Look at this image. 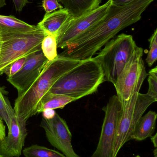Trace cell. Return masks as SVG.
<instances>
[{
    "mask_svg": "<svg viewBox=\"0 0 157 157\" xmlns=\"http://www.w3.org/2000/svg\"><path fill=\"white\" fill-rule=\"evenodd\" d=\"M154 1L134 0L120 6L112 5L100 22L73 40L60 54L79 60L92 58L120 31L139 21Z\"/></svg>",
    "mask_w": 157,
    "mask_h": 157,
    "instance_id": "6da1fadb",
    "label": "cell"
},
{
    "mask_svg": "<svg viewBox=\"0 0 157 157\" xmlns=\"http://www.w3.org/2000/svg\"><path fill=\"white\" fill-rule=\"evenodd\" d=\"M82 61L58 54L55 59L48 62L35 82L16 99L14 109L16 116L27 121L37 114V108L42 97L59 78Z\"/></svg>",
    "mask_w": 157,
    "mask_h": 157,
    "instance_id": "7a4b0ae2",
    "label": "cell"
},
{
    "mask_svg": "<svg viewBox=\"0 0 157 157\" xmlns=\"http://www.w3.org/2000/svg\"><path fill=\"white\" fill-rule=\"evenodd\" d=\"M104 73L95 58L83 60L65 74L47 93L63 95L77 100L96 92L104 82Z\"/></svg>",
    "mask_w": 157,
    "mask_h": 157,
    "instance_id": "3957f363",
    "label": "cell"
},
{
    "mask_svg": "<svg viewBox=\"0 0 157 157\" xmlns=\"http://www.w3.org/2000/svg\"><path fill=\"white\" fill-rule=\"evenodd\" d=\"M137 47L132 36L124 33L113 38L105 45L94 57L103 70L104 82L108 81L115 85Z\"/></svg>",
    "mask_w": 157,
    "mask_h": 157,
    "instance_id": "277c9868",
    "label": "cell"
},
{
    "mask_svg": "<svg viewBox=\"0 0 157 157\" xmlns=\"http://www.w3.org/2000/svg\"><path fill=\"white\" fill-rule=\"evenodd\" d=\"M45 35L38 27L29 32L0 33V75L17 60L41 51Z\"/></svg>",
    "mask_w": 157,
    "mask_h": 157,
    "instance_id": "5b68a950",
    "label": "cell"
},
{
    "mask_svg": "<svg viewBox=\"0 0 157 157\" xmlns=\"http://www.w3.org/2000/svg\"><path fill=\"white\" fill-rule=\"evenodd\" d=\"M157 101V100L147 93L142 94L140 92H135L128 100L121 102V111L112 157H117L123 146L131 140V136L145 112L152 103Z\"/></svg>",
    "mask_w": 157,
    "mask_h": 157,
    "instance_id": "8992f818",
    "label": "cell"
},
{
    "mask_svg": "<svg viewBox=\"0 0 157 157\" xmlns=\"http://www.w3.org/2000/svg\"><path fill=\"white\" fill-rule=\"evenodd\" d=\"M143 55V49L137 47L114 85L117 96L121 102L128 100L135 92H139L145 79L148 76Z\"/></svg>",
    "mask_w": 157,
    "mask_h": 157,
    "instance_id": "52a82bcc",
    "label": "cell"
},
{
    "mask_svg": "<svg viewBox=\"0 0 157 157\" xmlns=\"http://www.w3.org/2000/svg\"><path fill=\"white\" fill-rule=\"evenodd\" d=\"M112 0L95 10L77 17H70L60 29L56 36L57 48H65L76 38L100 22L108 13Z\"/></svg>",
    "mask_w": 157,
    "mask_h": 157,
    "instance_id": "ba28073f",
    "label": "cell"
},
{
    "mask_svg": "<svg viewBox=\"0 0 157 157\" xmlns=\"http://www.w3.org/2000/svg\"><path fill=\"white\" fill-rule=\"evenodd\" d=\"M122 103L117 95L111 97L102 110L105 117L97 146L90 157H112Z\"/></svg>",
    "mask_w": 157,
    "mask_h": 157,
    "instance_id": "9c48e42d",
    "label": "cell"
},
{
    "mask_svg": "<svg viewBox=\"0 0 157 157\" xmlns=\"http://www.w3.org/2000/svg\"><path fill=\"white\" fill-rule=\"evenodd\" d=\"M40 126L45 131L50 144L65 157H80L74 150L72 134L66 121L58 113L50 120L42 118Z\"/></svg>",
    "mask_w": 157,
    "mask_h": 157,
    "instance_id": "30bf717a",
    "label": "cell"
},
{
    "mask_svg": "<svg viewBox=\"0 0 157 157\" xmlns=\"http://www.w3.org/2000/svg\"><path fill=\"white\" fill-rule=\"evenodd\" d=\"M49 61L42 51L34 52L27 57L22 69L15 75L7 78L17 90L18 95L27 90L39 76Z\"/></svg>",
    "mask_w": 157,
    "mask_h": 157,
    "instance_id": "8fae6325",
    "label": "cell"
},
{
    "mask_svg": "<svg viewBox=\"0 0 157 157\" xmlns=\"http://www.w3.org/2000/svg\"><path fill=\"white\" fill-rule=\"evenodd\" d=\"M26 121L15 115L12 119L8 135L0 141V154L4 157H19L27 135Z\"/></svg>",
    "mask_w": 157,
    "mask_h": 157,
    "instance_id": "7c38bea8",
    "label": "cell"
},
{
    "mask_svg": "<svg viewBox=\"0 0 157 157\" xmlns=\"http://www.w3.org/2000/svg\"><path fill=\"white\" fill-rule=\"evenodd\" d=\"M71 17L65 8L59 9L49 13L45 14L43 19L37 25L46 35L56 37L60 29Z\"/></svg>",
    "mask_w": 157,
    "mask_h": 157,
    "instance_id": "4fadbf2b",
    "label": "cell"
},
{
    "mask_svg": "<svg viewBox=\"0 0 157 157\" xmlns=\"http://www.w3.org/2000/svg\"><path fill=\"white\" fill-rule=\"evenodd\" d=\"M157 117L156 113L153 111L142 116L131 136V140L143 141L153 136L155 130Z\"/></svg>",
    "mask_w": 157,
    "mask_h": 157,
    "instance_id": "5bb4252c",
    "label": "cell"
},
{
    "mask_svg": "<svg viewBox=\"0 0 157 157\" xmlns=\"http://www.w3.org/2000/svg\"><path fill=\"white\" fill-rule=\"evenodd\" d=\"M72 17L82 16L100 6L102 0H58Z\"/></svg>",
    "mask_w": 157,
    "mask_h": 157,
    "instance_id": "9a60e30c",
    "label": "cell"
},
{
    "mask_svg": "<svg viewBox=\"0 0 157 157\" xmlns=\"http://www.w3.org/2000/svg\"><path fill=\"white\" fill-rule=\"evenodd\" d=\"M37 28V26L29 25L13 16L0 15V33L27 32Z\"/></svg>",
    "mask_w": 157,
    "mask_h": 157,
    "instance_id": "2e32d148",
    "label": "cell"
},
{
    "mask_svg": "<svg viewBox=\"0 0 157 157\" xmlns=\"http://www.w3.org/2000/svg\"><path fill=\"white\" fill-rule=\"evenodd\" d=\"M77 100L74 98L63 95H54L47 93L41 100L37 108V113H42L47 109H63L67 104Z\"/></svg>",
    "mask_w": 157,
    "mask_h": 157,
    "instance_id": "e0dca14e",
    "label": "cell"
},
{
    "mask_svg": "<svg viewBox=\"0 0 157 157\" xmlns=\"http://www.w3.org/2000/svg\"><path fill=\"white\" fill-rule=\"evenodd\" d=\"M22 153L25 157H66L58 151L38 145L28 147Z\"/></svg>",
    "mask_w": 157,
    "mask_h": 157,
    "instance_id": "ac0fdd59",
    "label": "cell"
},
{
    "mask_svg": "<svg viewBox=\"0 0 157 157\" xmlns=\"http://www.w3.org/2000/svg\"><path fill=\"white\" fill-rule=\"evenodd\" d=\"M57 48L56 37L52 35H45L41 42V50L43 55L49 61L57 58L58 55Z\"/></svg>",
    "mask_w": 157,
    "mask_h": 157,
    "instance_id": "d6986e66",
    "label": "cell"
},
{
    "mask_svg": "<svg viewBox=\"0 0 157 157\" xmlns=\"http://www.w3.org/2000/svg\"><path fill=\"white\" fill-rule=\"evenodd\" d=\"M5 90L0 87V117L4 121L8 128L12 119L16 115L8 98L5 96Z\"/></svg>",
    "mask_w": 157,
    "mask_h": 157,
    "instance_id": "ffe728a7",
    "label": "cell"
},
{
    "mask_svg": "<svg viewBox=\"0 0 157 157\" xmlns=\"http://www.w3.org/2000/svg\"><path fill=\"white\" fill-rule=\"evenodd\" d=\"M149 45V51L146 59L147 63L149 67H152L156 61L157 59V29L154 31L151 37L148 40Z\"/></svg>",
    "mask_w": 157,
    "mask_h": 157,
    "instance_id": "44dd1931",
    "label": "cell"
},
{
    "mask_svg": "<svg viewBox=\"0 0 157 157\" xmlns=\"http://www.w3.org/2000/svg\"><path fill=\"white\" fill-rule=\"evenodd\" d=\"M147 80L148 90L147 94L157 100V67L149 71Z\"/></svg>",
    "mask_w": 157,
    "mask_h": 157,
    "instance_id": "7402d4cb",
    "label": "cell"
},
{
    "mask_svg": "<svg viewBox=\"0 0 157 157\" xmlns=\"http://www.w3.org/2000/svg\"><path fill=\"white\" fill-rule=\"evenodd\" d=\"M27 57V56L17 60L8 67L4 73L7 76V78L14 76L22 69L26 60Z\"/></svg>",
    "mask_w": 157,
    "mask_h": 157,
    "instance_id": "603a6c76",
    "label": "cell"
},
{
    "mask_svg": "<svg viewBox=\"0 0 157 157\" xmlns=\"http://www.w3.org/2000/svg\"><path fill=\"white\" fill-rule=\"evenodd\" d=\"M42 7L45 11V14L49 13L57 9L63 8L58 0H42Z\"/></svg>",
    "mask_w": 157,
    "mask_h": 157,
    "instance_id": "cb8c5ba5",
    "label": "cell"
},
{
    "mask_svg": "<svg viewBox=\"0 0 157 157\" xmlns=\"http://www.w3.org/2000/svg\"><path fill=\"white\" fill-rule=\"evenodd\" d=\"M16 10L21 12L24 7L28 2V0H13Z\"/></svg>",
    "mask_w": 157,
    "mask_h": 157,
    "instance_id": "d4e9b609",
    "label": "cell"
},
{
    "mask_svg": "<svg viewBox=\"0 0 157 157\" xmlns=\"http://www.w3.org/2000/svg\"><path fill=\"white\" fill-rule=\"evenodd\" d=\"M42 113L43 118L47 120L52 119L54 117L56 113L54 109H46L44 110Z\"/></svg>",
    "mask_w": 157,
    "mask_h": 157,
    "instance_id": "484cf974",
    "label": "cell"
},
{
    "mask_svg": "<svg viewBox=\"0 0 157 157\" xmlns=\"http://www.w3.org/2000/svg\"><path fill=\"white\" fill-rule=\"evenodd\" d=\"M134 0H112V5L115 6H120L127 4Z\"/></svg>",
    "mask_w": 157,
    "mask_h": 157,
    "instance_id": "4316f807",
    "label": "cell"
},
{
    "mask_svg": "<svg viewBox=\"0 0 157 157\" xmlns=\"http://www.w3.org/2000/svg\"><path fill=\"white\" fill-rule=\"evenodd\" d=\"M6 136V127L4 124L3 120L0 117V141H2Z\"/></svg>",
    "mask_w": 157,
    "mask_h": 157,
    "instance_id": "83f0119b",
    "label": "cell"
},
{
    "mask_svg": "<svg viewBox=\"0 0 157 157\" xmlns=\"http://www.w3.org/2000/svg\"><path fill=\"white\" fill-rule=\"evenodd\" d=\"M150 139L155 148H157V134L156 133L155 135L152 136L150 137Z\"/></svg>",
    "mask_w": 157,
    "mask_h": 157,
    "instance_id": "f1b7e54d",
    "label": "cell"
},
{
    "mask_svg": "<svg viewBox=\"0 0 157 157\" xmlns=\"http://www.w3.org/2000/svg\"><path fill=\"white\" fill-rule=\"evenodd\" d=\"M6 5V0H0V8L3 7Z\"/></svg>",
    "mask_w": 157,
    "mask_h": 157,
    "instance_id": "f546056e",
    "label": "cell"
},
{
    "mask_svg": "<svg viewBox=\"0 0 157 157\" xmlns=\"http://www.w3.org/2000/svg\"><path fill=\"white\" fill-rule=\"evenodd\" d=\"M154 157H157V148H155L154 150Z\"/></svg>",
    "mask_w": 157,
    "mask_h": 157,
    "instance_id": "4dcf8cb0",
    "label": "cell"
},
{
    "mask_svg": "<svg viewBox=\"0 0 157 157\" xmlns=\"http://www.w3.org/2000/svg\"><path fill=\"white\" fill-rule=\"evenodd\" d=\"M135 157H141L140 156V155H137Z\"/></svg>",
    "mask_w": 157,
    "mask_h": 157,
    "instance_id": "1f68e13d",
    "label": "cell"
},
{
    "mask_svg": "<svg viewBox=\"0 0 157 157\" xmlns=\"http://www.w3.org/2000/svg\"><path fill=\"white\" fill-rule=\"evenodd\" d=\"M0 157H4L2 155H1V154H0Z\"/></svg>",
    "mask_w": 157,
    "mask_h": 157,
    "instance_id": "d6a6232c",
    "label": "cell"
},
{
    "mask_svg": "<svg viewBox=\"0 0 157 157\" xmlns=\"http://www.w3.org/2000/svg\"><path fill=\"white\" fill-rule=\"evenodd\" d=\"M0 49H1V40H0Z\"/></svg>",
    "mask_w": 157,
    "mask_h": 157,
    "instance_id": "836d02e7",
    "label": "cell"
}]
</instances>
